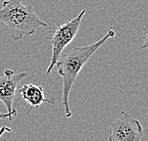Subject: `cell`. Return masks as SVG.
<instances>
[{
	"instance_id": "5b68a950",
	"label": "cell",
	"mask_w": 148,
	"mask_h": 141,
	"mask_svg": "<svg viewBox=\"0 0 148 141\" xmlns=\"http://www.w3.org/2000/svg\"><path fill=\"white\" fill-rule=\"evenodd\" d=\"M143 127L140 121L125 111H121L119 117L111 124L108 141H142Z\"/></svg>"
},
{
	"instance_id": "8992f818",
	"label": "cell",
	"mask_w": 148,
	"mask_h": 141,
	"mask_svg": "<svg viewBox=\"0 0 148 141\" xmlns=\"http://www.w3.org/2000/svg\"><path fill=\"white\" fill-rule=\"evenodd\" d=\"M17 92L21 96V99L29 103L31 107L29 109V112L32 110V107H38L44 102L49 103V104H54L55 99L52 98L51 99H46L44 96V89L42 86L35 85L33 83L25 84L17 89ZM28 112V113H29Z\"/></svg>"
},
{
	"instance_id": "7a4b0ae2",
	"label": "cell",
	"mask_w": 148,
	"mask_h": 141,
	"mask_svg": "<svg viewBox=\"0 0 148 141\" xmlns=\"http://www.w3.org/2000/svg\"><path fill=\"white\" fill-rule=\"evenodd\" d=\"M0 21L9 29L13 42L32 35L38 28H48L49 24L40 19L29 3L22 0H5L0 9Z\"/></svg>"
},
{
	"instance_id": "ba28073f",
	"label": "cell",
	"mask_w": 148,
	"mask_h": 141,
	"mask_svg": "<svg viewBox=\"0 0 148 141\" xmlns=\"http://www.w3.org/2000/svg\"><path fill=\"white\" fill-rule=\"evenodd\" d=\"M8 119L10 121H11V119H10V116H9L8 113L4 114V113L0 112V121H1V120H3V119Z\"/></svg>"
},
{
	"instance_id": "277c9868",
	"label": "cell",
	"mask_w": 148,
	"mask_h": 141,
	"mask_svg": "<svg viewBox=\"0 0 148 141\" xmlns=\"http://www.w3.org/2000/svg\"><path fill=\"white\" fill-rule=\"evenodd\" d=\"M26 77H28V72L15 73L12 69H6L4 74L0 76V100L8 110L7 113L11 121L12 117L17 115L15 104L17 102L16 93L18 84Z\"/></svg>"
},
{
	"instance_id": "6da1fadb",
	"label": "cell",
	"mask_w": 148,
	"mask_h": 141,
	"mask_svg": "<svg viewBox=\"0 0 148 141\" xmlns=\"http://www.w3.org/2000/svg\"><path fill=\"white\" fill-rule=\"evenodd\" d=\"M116 32L112 29H108L105 35L97 42L90 44L88 46H78L70 48L64 54H61L56 65L58 74L62 78L63 93H62V104L65 109V116L69 119L72 116V112L69 106V93L78 74L82 70L83 66L88 61L97 50H98L107 40L115 37Z\"/></svg>"
},
{
	"instance_id": "52a82bcc",
	"label": "cell",
	"mask_w": 148,
	"mask_h": 141,
	"mask_svg": "<svg viewBox=\"0 0 148 141\" xmlns=\"http://www.w3.org/2000/svg\"><path fill=\"white\" fill-rule=\"evenodd\" d=\"M12 130L11 128H9V127L7 126H3L0 128V138H1V136L3 135H5V133H12Z\"/></svg>"
},
{
	"instance_id": "3957f363",
	"label": "cell",
	"mask_w": 148,
	"mask_h": 141,
	"mask_svg": "<svg viewBox=\"0 0 148 141\" xmlns=\"http://www.w3.org/2000/svg\"><path fill=\"white\" fill-rule=\"evenodd\" d=\"M85 13L86 10H82L75 17L69 19L62 25H59L52 32V35L49 38L50 45H51V56H50V62L46 72L47 74H49L52 71L64 49L76 37Z\"/></svg>"
}]
</instances>
